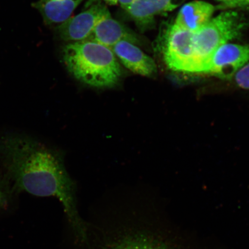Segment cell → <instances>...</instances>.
Returning a JSON list of instances; mask_svg holds the SVG:
<instances>
[{
    "label": "cell",
    "mask_w": 249,
    "mask_h": 249,
    "mask_svg": "<svg viewBox=\"0 0 249 249\" xmlns=\"http://www.w3.org/2000/svg\"><path fill=\"white\" fill-rule=\"evenodd\" d=\"M194 33L176 24L166 27L159 38L158 48L170 70L193 73L194 68Z\"/></svg>",
    "instance_id": "4"
},
{
    "label": "cell",
    "mask_w": 249,
    "mask_h": 249,
    "mask_svg": "<svg viewBox=\"0 0 249 249\" xmlns=\"http://www.w3.org/2000/svg\"><path fill=\"white\" fill-rule=\"evenodd\" d=\"M235 82L239 88L249 90V62L234 76Z\"/></svg>",
    "instance_id": "14"
},
{
    "label": "cell",
    "mask_w": 249,
    "mask_h": 249,
    "mask_svg": "<svg viewBox=\"0 0 249 249\" xmlns=\"http://www.w3.org/2000/svg\"><path fill=\"white\" fill-rule=\"evenodd\" d=\"M249 62V44L226 43L214 53L202 74L231 79Z\"/></svg>",
    "instance_id": "6"
},
{
    "label": "cell",
    "mask_w": 249,
    "mask_h": 249,
    "mask_svg": "<svg viewBox=\"0 0 249 249\" xmlns=\"http://www.w3.org/2000/svg\"><path fill=\"white\" fill-rule=\"evenodd\" d=\"M246 2H247V5H249V0H245Z\"/></svg>",
    "instance_id": "18"
},
{
    "label": "cell",
    "mask_w": 249,
    "mask_h": 249,
    "mask_svg": "<svg viewBox=\"0 0 249 249\" xmlns=\"http://www.w3.org/2000/svg\"><path fill=\"white\" fill-rule=\"evenodd\" d=\"M85 0H39L33 3V7L41 15L46 25L64 22Z\"/></svg>",
    "instance_id": "11"
},
{
    "label": "cell",
    "mask_w": 249,
    "mask_h": 249,
    "mask_svg": "<svg viewBox=\"0 0 249 249\" xmlns=\"http://www.w3.org/2000/svg\"><path fill=\"white\" fill-rule=\"evenodd\" d=\"M227 8H235L247 6L245 0H217Z\"/></svg>",
    "instance_id": "15"
},
{
    "label": "cell",
    "mask_w": 249,
    "mask_h": 249,
    "mask_svg": "<svg viewBox=\"0 0 249 249\" xmlns=\"http://www.w3.org/2000/svg\"><path fill=\"white\" fill-rule=\"evenodd\" d=\"M0 169L17 194L58 199L78 238L85 240L76 185L65 167L63 151L26 132L6 131L0 133Z\"/></svg>",
    "instance_id": "1"
},
{
    "label": "cell",
    "mask_w": 249,
    "mask_h": 249,
    "mask_svg": "<svg viewBox=\"0 0 249 249\" xmlns=\"http://www.w3.org/2000/svg\"><path fill=\"white\" fill-rule=\"evenodd\" d=\"M88 39L95 40L110 49L120 42L125 41L136 45L141 43L138 34L114 19L111 14L99 21Z\"/></svg>",
    "instance_id": "9"
},
{
    "label": "cell",
    "mask_w": 249,
    "mask_h": 249,
    "mask_svg": "<svg viewBox=\"0 0 249 249\" xmlns=\"http://www.w3.org/2000/svg\"><path fill=\"white\" fill-rule=\"evenodd\" d=\"M109 15L107 6L98 3L58 25L57 33L65 41L75 42L88 39L96 25Z\"/></svg>",
    "instance_id": "5"
},
{
    "label": "cell",
    "mask_w": 249,
    "mask_h": 249,
    "mask_svg": "<svg viewBox=\"0 0 249 249\" xmlns=\"http://www.w3.org/2000/svg\"><path fill=\"white\" fill-rule=\"evenodd\" d=\"M111 249H167L162 245L142 235L127 236L115 244Z\"/></svg>",
    "instance_id": "12"
},
{
    "label": "cell",
    "mask_w": 249,
    "mask_h": 249,
    "mask_svg": "<svg viewBox=\"0 0 249 249\" xmlns=\"http://www.w3.org/2000/svg\"><path fill=\"white\" fill-rule=\"evenodd\" d=\"M238 12H222L196 31L194 36V68L193 73L202 74L214 53L221 46L241 36L246 27Z\"/></svg>",
    "instance_id": "3"
},
{
    "label": "cell",
    "mask_w": 249,
    "mask_h": 249,
    "mask_svg": "<svg viewBox=\"0 0 249 249\" xmlns=\"http://www.w3.org/2000/svg\"><path fill=\"white\" fill-rule=\"evenodd\" d=\"M215 7L202 1L187 3L180 8L174 24L192 33H196L211 19Z\"/></svg>",
    "instance_id": "10"
},
{
    "label": "cell",
    "mask_w": 249,
    "mask_h": 249,
    "mask_svg": "<svg viewBox=\"0 0 249 249\" xmlns=\"http://www.w3.org/2000/svg\"><path fill=\"white\" fill-rule=\"evenodd\" d=\"M118 60L133 73L145 77H152L157 73L155 62L132 43H117L111 48Z\"/></svg>",
    "instance_id": "8"
},
{
    "label": "cell",
    "mask_w": 249,
    "mask_h": 249,
    "mask_svg": "<svg viewBox=\"0 0 249 249\" xmlns=\"http://www.w3.org/2000/svg\"><path fill=\"white\" fill-rule=\"evenodd\" d=\"M102 2L110 5H115L118 4V0H88L86 2L85 7L88 8L93 5Z\"/></svg>",
    "instance_id": "16"
},
{
    "label": "cell",
    "mask_w": 249,
    "mask_h": 249,
    "mask_svg": "<svg viewBox=\"0 0 249 249\" xmlns=\"http://www.w3.org/2000/svg\"><path fill=\"white\" fill-rule=\"evenodd\" d=\"M182 1L183 0H136L124 11L143 32L153 27L156 16L174 10Z\"/></svg>",
    "instance_id": "7"
},
{
    "label": "cell",
    "mask_w": 249,
    "mask_h": 249,
    "mask_svg": "<svg viewBox=\"0 0 249 249\" xmlns=\"http://www.w3.org/2000/svg\"><path fill=\"white\" fill-rule=\"evenodd\" d=\"M17 193L10 181L0 169V211H4L9 208Z\"/></svg>",
    "instance_id": "13"
},
{
    "label": "cell",
    "mask_w": 249,
    "mask_h": 249,
    "mask_svg": "<svg viewBox=\"0 0 249 249\" xmlns=\"http://www.w3.org/2000/svg\"><path fill=\"white\" fill-rule=\"evenodd\" d=\"M135 1H136V0H118V2L120 3L121 7H122L124 10H126V9Z\"/></svg>",
    "instance_id": "17"
},
{
    "label": "cell",
    "mask_w": 249,
    "mask_h": 249,
    "mask_svg": "<svg viewBox=\"0 0 249 249\" xmlns=\"http://www.w3.org/2000/svg\"><path fill=\"white\" fill-rule=\"evenodd\" d=\"M69 72L76 79L96 89H113L120 82L123 70L110 48L92 39L70 42L62 51Z\"/></svg>",
    "instance_id": "2"
}]
</instances>
